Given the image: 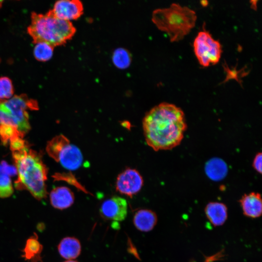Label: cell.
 I'll list each match as a JSON object with an SVG mask.
<instances>
[{
	"instance_id": "1",
	"label": "cell",
	"mask_w": 262,
	"mask_h": 262,
	"mask_svg": "<svg viewBox=\"0 0 262 262\" xmlns=\"http://www.w3.org/2000/svg\"><path fill=\"white\" fill-rule=\"evenodd\" d=\"M142 127L147 145L155 151L170 150L177 147L187 128L181 109L165 102L146 114Z\"/></svg>"
},
{
	"instance_id": "2",
	"label": "cell",
	"mask_w": 262,
	"mask_h": 262,
	"mask_svg": "<svg viewBox=\"0 0 262 262\" xmlns=\"http://www.w3.org/2000/svg\"><path fill=\"white\" fill-rule=\"evenodd\" d=\"M11 151L18 175L16 188L28 190L38 200L46 198L48 169L40 155L31 149L27 143Z\"/></svg>"
},
{
	"instance_id": "3",
	"label": "cell",
	"mask_w": 262,
	"mask_h": 262,
	"mask_svg": "<svg viewBox=\"0 0 262 262\" xmlns=\"http://www.w3.org/2000/svg\"><path fill=\"white\" fill-rule=\"evenodd\" d=\"M31 18L27 33L35 44L43 42L54 48L66 43L76 33L71 21L56 17L51 10L45 14L33 12Z\"/></svg>"
},
{
	"instance_id": "4",
	"label": "cell",
	"mask_w": 262,
	"mask_h": 262,
	"mask_svg": "<svg viewBox=\"0 0 262 262\" xmlns=\"http://www.w3.org/2000/svg\"><path fill=\"white\" fill-rule=\"evenodd\" d=\"M195 11L176 3L153 11L152 21L159 30L168 35L171 42H177L188 34L196 24Z\"/></svg>"
},
{
	"instance_id": "5",
	"label": "cell",
	"mask_w": 262,
	"mask_h": 262,
	"mask_svg": "<svg viewBox=\"0 0 262 262\" xmlns=\"http://www.w3.org/2000/svg\"><path fill=\"white\" fill-rule=\"evenodd\" d=\"M46 151L50 157L69 170L78 169L83 163V155L80 148L62 134L48 142Z\"/></svg>"
},
{
	"instance_id": "6",
	"label": "cell",
	"mask_w": 262,
	"mask_h": 262,
	"mask_svg": "<svg viewBox=\"0 0 262 262\" xmlns=\"http://www.w3.org/2000/svg\"><path fill=\"white\" fill-rule=\"evenodd\" d=\"M193 47L197 60L202 66L215 65L221 58L222 51L221 44L204 29L197 33Z\"/></svg>"
},
{
	"instance_id": "7",
	"label": "cell",
	"mask_w": 262,
	"mask_h": 262,
	"mask_svg": "<svg viewBox=\"0 0 262 262\" xmlns=\"http://www.w3.org/2000/svg\"><path fill=\"white\" fill-rule=\"evenodd\" d=\"M3 103L14 118L17 130L24 135L31 129L27 110L38 109L37 101L23 94L4 100Z\"/></svg>"
},
{
	"instance_id": "8",
	"label": "cell",
	"mask_w": 262,
	"mask_h": 262,
	"mask_svg": "<svg viewBox=\"0 0 262 262\" xmlns=\"http://www.w3.org/2000/svg\"><path fill=\"white\" fill-rule=\"evenodd\" d=\"M143 184V177L139 171L127 168L117 176L115 189L120 194L132 197L141 190Z\"/></svg>"
},
{
	"instance_id": "9",
	"label": "cell",
	"mask_w": 262,
	"mask_h": 262,
	"mask_svg": "<svg viewBox=\"0 0 262 262\" xmlns=\"http://www.w3.org/2000/svg\"><path fill=\"white\" fill-rule=\"evenodd\" d=\"M128 204L126 200L119 196H113L105 200L99 208L102 218L113 221H122L127 216Z\"/></svg>"
},
{
	"instance_id": "10",
	"label": "cell",
	"mask_w": 262,
	"mask_h": 262,
	"mask_svg": "<svg viewBox=\"0 0 262 262\" xmlns=\"http://www.w3.org/2000/svg\"><path fill=\"white\" fill-rule=\"evenodd\" d=\"M51 11L56 17L70 21L82 15L83 6L79 0H60L55 2Z\"/></svg>"
},
{
	"instance_id": "11",
	"label": "cell",
	"mask_w": 262,
	"mask_h": 262,
	"mask_svg": "<svg viewBox=\"0 0 262 262\" xmlns=\"http://www.w3.org/2000/svg\"><path fill=\"white\" fill-rule=\"evenodd\" d=\"M244 214L251 218H257L262 213V200L260 194L251 192L245 194L240 199Z\"/></svg>"
},
{
	"instance_id": "12",
	"label": "cell",
	"mask_w": 262,
	"mask_h": 262,
	"mask_svg": "<svg viewBox=\"0 0 262 262\" xmlns=\"http://www.w3.org/2000/svg\"><path fill=\"white\" fill-rule=\"evenodd\" d=\"M51 205L59 210H64L70 207L74 202L73 192L68 187L60 186L54 188L49 194Z\"/></svg>"
},
{
	"instance_id": "13",
	"label": "cell",
	"mask_w": 262,
	"mask_h": 262,
	"mask_svg": "<svg viewBox=\"0 0 262 262\" xmlns=\"http://www.w3.org/2000/svg\"><path fill=\"white\" fill-rule=\"evenodd\" d=\"M157 216L153 211L149 209H140L136 211L133 217L135 227L143 232H148L156 226Z\"/></svg>"
},
{
	"instance_id": "14",
	"label": "cell",
	"mask_w": 262,
	"mask_h": 262,
	"mask_svg": "<svg viewBox=\"0 0 262 262\" xmlns=\"http://www.w3.org/2000/svg\"><path fill=\"white\" fill-rule=\"evenodd\" d=\"M208 219L214 226L224 224L228 217V209L225 204L219 202H211L205 208Z\"/></svg>"
},
{
	"instance_id": "15",
	"label": "cell",
	"mask_w": 262,
	"mask_h": 262,
	"mask_svg": "<svg viewBox=\"0 0 262 262\" xmlns=\"http://www.w3.org/2000/svg\"><path fill=\"white\" fill-rule=\"evenodd\" d=\"M58 250L63 258L67 260H73L80 255L82 246L80 242L76 238L66 237L59 243Z\"/></svg>"
},
{
	"instance_id": "16",
	"label": "cell",
	"mask_w": 262,
	"mask_h": 262,
	"mask_svg": "<svg viewBox=\"0 0 262 262\" xmlns=\"http://www.w3.org/2000/svg\"><path fill=\"white\" fill-rule=\"evenodd\" d=\"M227 171L226 164L220 159H211L205 165L207 175L213 180H219L223 179L226 176Z\"/></svg>"
},
{
	"instance_id": "17",
	"label": "cell",
	"mask_w": 262,
	"mask_h": 262,
	"mask_svg": "<svg viewBox=\"0 0 262 262\" xmlns=\"http://www.w3.org/2000/svg\"><path fill=\"white\" fill-rule=\"evenodd\" d=\"M42 248V246L37 240V235L31 236L27 240L25 247L23 250L22 257L25 260L37 262L41 259L40 254Z\"/></svg>"
},
{
	"instance_id": "18",
	"label": "cell",
	"mask_w": 262,
	"mask_h": 262,
	"mask_svg": "<svg viewBox=\"0 0 262 262\" xmlns=\"http://www.w3.org/2000/svg\"><path fill=\"white\" fill-rule=\"evenodd\" d=\"M54 48L43 42L36 43L33 49L35 58L40 62H46L50 59L53 55Z\"/></svg>"
},
{
	"instance_id": "19",
	"label": "cell",
	"mask_w": 262,
	"mask_h": 262,
	"mask_svg": "<svg viewBox=\"0 0 262 262\" xmlns=\"http://www.w3.org/2000/svg\"><path fill=\"white\" fill-rule=\"evenodd\" d=\"M24 134L14 126L8 125H0V139L3 144H7L12 140L23 138Z\"/></svg>"
},
{
	"instance_id": "20",
	"label": "cell",
	"mask_w": 262,
	"mask_h": 262,
	"mask_svg": "<svg viewBox=\"0 0 262 262\" xmlns=\"http://www.w3.org/2000/svg\"><path fill=\"white\" fill-rule=\"evenodd\" d=\"M13 192L14 189L10 176L0 171V198L8 197Z\"/></svg>"
},
{
	"instance_id": "21",
	"label": "cell",
	"mask_w": 262,
	"mask_h": 262,
	"mask_svg": "<svg viewBox=\"0 0 262 262\" xmlns=\"http://www.w3.org/2000/svg\"><path fill=\"white\" fill-rule=\"evenodd\" d=\"M12 82L7 77H0V100L10 99L14 95Z\"/></svg>"
},
{
	"instance_id": "22",
	"label": "cell",
	"mask_w": 262,
	"mask_h": 262,
	"mask_svg": "<svg viewBox=\"0 0 262 262\" xmlns=\"http://www.w3.org/2000/svg\"><path fill=\"white\" fill-rule=\"evenodd\" d=\"M223 67L226 75V78L223 82L234 79L242 85V78L246 76L248 73L247 70L245 69H237L236 66L230 68L226 63L223 65Z\"/></svg>"
},
{
	"instance_id": "23",
	"label": "cell",
	"mask_w": 262,
	"mask_h": 262,
	"mask_svg": "<svg viewBox=\"0 0 262 262\" xmlns=\"http://www.w3.org/2000/svg\"><path fill=\"white\" fill-rule=\"evenodd\" d=\"M0 125H11L17 128L15 120L4 105L3 100H0Z\"/></svg>"
},
{
	"instance_id": "24",
	"label": "cell",
	"mask_w": 262,
	"mask_h": 262,
	"mask_svg": "<svg viewBox=\"0 0 262 262\" xmlns=\"http://www.w3.org/2000/svg\"><path fill=\"white\" fill-rule=\"evenodd\" d=\"M113 60L116 66L123 68L129 64L130 57L125 50H118L115 52Z\"/></svg>"
},
{
	"instance_id": "25",
	"label": "cell",
	"mask_w": 262,
	"mask_h": 262,
	"mask_svg": "<svg viewBox=\"0 0 262 262\" xmlns=\"http://www.w3.org/2000/svg\"><path fill=\"white\" fill-rule=\"evenodd\" d=\"M252 166L257 172L262 174V154L261 152L257 153L252 162Z\"/></svg>"
},
{
	"instance_id": "26",
	"label": "cell",
	"mask_w": 262,
	"mask_h": 262,
	"mask_svg": "<svg viewBox=\"0 0 262 262\" xmlns=\"http://www.w3.org/2000/svg\"><path fill=\"white\" fill-rule=\"evenodd\" d=\"M253 3H251V7L253 8L254 9H256L257 8V4L256 3H254L255 0L252 1Z\"/></svg>"
},
{
	"instance_id": "27",
	"label": "cell",
	"mask_w": 262,
	"mask_h": 262,
	"mask_svg": "<svg viewBox=\"0 0 262 262\" xmlns=\"http://www.w3.org/2000/svg\"><path fill=\"white\" fill-rule=\"evenodd\" d=\"M200 2L203 6H205L208 4V1L206 0L201 1Z\"/></svg>"
},
{
	"instance_id": "28",
	"label": "cell",
	"mask_w": 262,
	"mask_h": 262,
	"mask_svg": "<svg viewBox=\"0 0 262 262\" xmlns=\"http://www.w3.org/2000/svg\"><path fill=\"white\" fill-rule=\"evenodd\" d=\"M64 262H78L74 261V260H66Z\"/></svg>"
},
{
	"instance_id": "29",
	"label": "cell",
	"mask_w": 262,
	"mask_h": 262,
	"mask_svg": "<svg viewBox=\"0 0 262 262\" xmlns=\"http://www.w3.org/2000/svg\"><path fill=\"white\" fill-rule=\"evenodd\" d=\"M3 0H0V8L2 6Z\"/></svg>"
}]
</instances>
